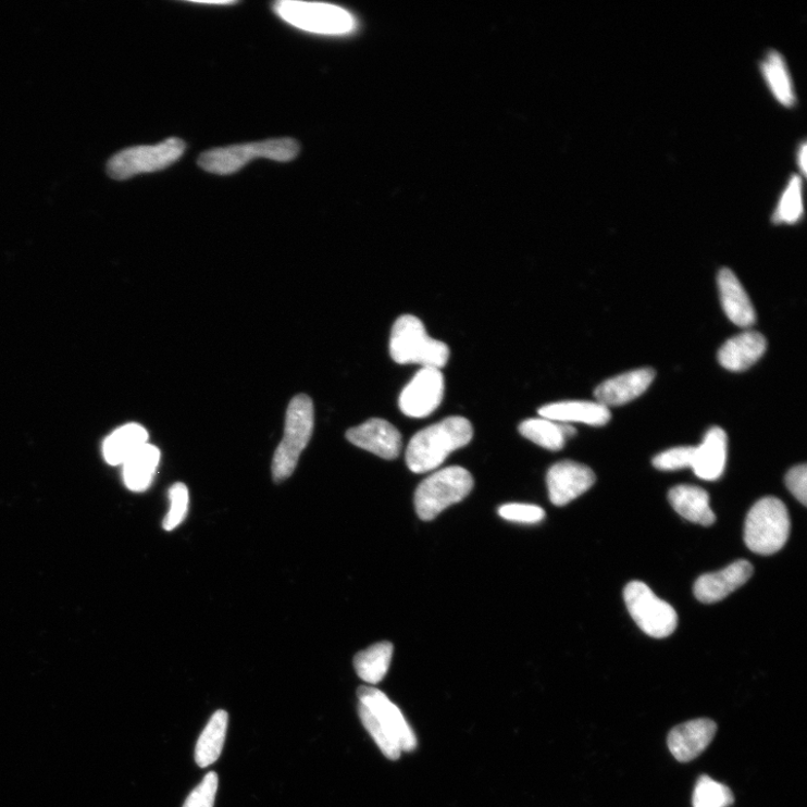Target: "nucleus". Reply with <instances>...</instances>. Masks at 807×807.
Instances as JSON below:
<instances>
[{
	"label": "nucleus",
	"mask_w": 807,
	"mask_h": 807,
	"mask_svg": "<svg viewBox=\"0 0 807 807\" xmlns=\"http://www.w3.org/2000/svg\"><path fill=\"white\" fill-rule=\"evenodd\" d=\"M767 342L762 335L748 332L729 339L719 350L718 359L723 369L744 372L765 353Z\"/></svg>",
	"instance_id": "obj_19"
},
{
	"label": "nucleus",
	"mask_w": 807,
	"mask_h": 807,
	"mask_svg": "<svg viewBox=\"0 0 807 807\" xmlns=\"http://www.w3.org/2000/svg\"><path fill=\"white\" fill-rule=\"evenodd\" d=\"M541 418L558 423H583L592 426H604L611 419L608 408L598 401L564 400L548 404L538 410Z\"/></svg>",
	"instance_id": "obj_17"
},
{
	"label": "nucleus",
	"mask_w": 807,
	"mask_h": 807,
	"mask_svg": "<svg viewBox=\"0 0 807 807\" xmlns=\"http://www.w3.org/2000/svg\"><path fill=\"white\" fill-rule=\"evenodd\" d=\"M520 433L544 449L560 451L566 446L567 439L575 435L576 430L571 424L536 418L523 421Z\"/></svg>",
	"instance_id": "obj_23"
},
{
	"label": "nucleus",
	"mask_w": 807,
	"mask_h": 807,
	"mask_svg": "<svg viewBox=\"0 0 807 807\" xmlns=\"http://www.w3.org/2000/svg\"><path fill=\"white\" fill-rule=\"evenodd\" d=\"M762 76L774 97L785 107L796 101L793 82L786 61L778 51H769L761 64Z\"/></svg>",
	"instance_id": "obj_26"
},
{
	"label": "nucleus",
	"mask_w": 807,
	"mask_h": 807,
	"mask_svg": "<svg viewBox=\"0 0 807 807\" xmlns=\"http://www.w3.org/2000/svg\"><path fill=\"white\" fill-rule=\"evenodd\" d=\"M218 775L214 772L207 774L187 798L183 807H213L218 791Z\"/></svg>",
	"instance_id": "obj_34"
},
{
	"label": "nucleus",
	"mask_w": 807,
	"mask_h": 807,
	"mask_svg": "<svg viewBox=\"0 0 807 807\" xmlns=\"http://www.w3.org/2000/svg\"><path fill=\"white\" fill-rule=\"evenodd\" d=\"M394 646L389 642L377 643L355 656L357 675L370 684H378L386 676L392 663Z\"/></svg>",
	"instance_id": "obj_27"
},
{
	"label": "nucleus",
	"mask_w": 807,
	"mask_h": 807,
	"mask_svg": "<svg viewBox=\"0 0 807 807\" xmlns=\"http://www.w3.org/2000/svg\"><path fill=\"white\" fill-rule=\"evenodd\" d=\"M389 352L399 364L417 363L422 369L442 370L450 358V348L431 338L423 322L411 314L399 316L393 325Z\"/></svg>",
	"instance_id": "obj_2"
},
{
	"label": "nucleus",
	"mask_w": 807,
	"mask_h": 807,
	"mask_svg": "<svg viewBox=\"0 0 807 807\" xmlns=\"http://www.w3.org/2000/svg\"><path fill=\"white\" fill-rule=\"evenodd\" d=\"M717 730V723L710 719H695L679 724L669 733V749L678 761H692L709 747Z\"/></svg>",
	"instance_id": "obj_14"
},
{
	"label": "nucleus",
	"mask_w": 807,
	"mask_h": 807,
	"mask_svg": "<svg viewBox=\"0 0 807 807\" xmlns=\"http://www.w3.org/2000/svg\"><path fill=\"white\" fill-rule=\"evenodd\" d=\"M274 11L286 23L310 33L340 35L355 27L350 13L335 5L283 0Z\"/></svg>",
	"instance_id": "obj_9"
},
{
	"label": "nucleus",
	"mask_w": 807,
	"mask_h": 807,
	"mask_svg": "<svg viewBox=\"0 0 807 807\" xmlns=\"http://www.w3.org/2000/svg\"><path fill=\"white\" fill-rule=\"evenodd\" d=\"M546 483L549 499L561 507L588 492L596 483V474L584 464L561 461L549 468Z\"/></svg>",
	"instance_id": "obj_11"
},
{
	"label": "nucleus",
	"mask_w": 807,
	"mask_h": 807,
	"mask_svg": "<svg viewBox=\"0 0 807 807\" xmlns=\"http://www.w3.org/2000/svg\"><path fill=\"white\" fill-rule=\"evenodd\" d=\"M499 517L520 524H537L545 519L543 508L526 504H507L498 509Z\"/></svg>",
	"instance_id": "obj_32"
},
{
	"label": "nucleus",
	"mask_w": 807,
	"mask_h": 807,
	"mask_svg": "<svg viewBox=\"0 0 807 807\" xmlns=\"http://www.w3.org/2000/svg\"><path fill=\"white\" fill-rule=\"evenodd\" d=\"M733 802L731 790L707 775L698 780L692 798L693 807H729Z\"/></svg>",
	"instance_id": "obj_29"
},
{
	"label": "nucleus",
	"mask_w": 807,
	"mask_h": 807,
	"mask_svg": "<svg viewBox=\"0 0 807 807\" xmlns=\"http://www.w3.org/2000/svg\"><path fill=\"white\" fill-rule=\"evenodd\" d=\"M149 433L141 425L131 423L116 430L103 445V456L112 465L124 464L136 451L148 444Z\"/></svg>",
	"instance_id": "obj_22"
},
{
	"label": "nucleus",
	"mask_w": 807,
	"mask_h": 807,
	"mask_svg": "<svg viewBox=\"0 0 807 807\" xmlns=\"http://www.w3.org/2000/svg\"><path fill=\"white\" fill-rule=\"evenodd\" d=\"M786 486L793 496L804 506L807 504V467L800 464L792 468L785 479Z\"/></svg>",
	"instance_id": "obj_35"
},
{
	"label": "nucleus",
	"mask_w": 807,
	"mask_h": 807,
	"mask_svg": "<svg viewBox=\"0 0 807 807\" xmlns=\"http://www.w3.org/2000/svg\"><path fill=\"white\" fill-rule=\"evenodd\" d=\"M229 716L225 710H218L201 733L196 747V761L199 767L206 768L215 762L222 755Z\"/></svg>",
	"instance_id": "obj_25"
},
{
	"label": "nucleus",
	"mask_w": 807,
	"mask_h": 807,
	"mask_svg": "<svg viewBox=\"0 0 807 807\" xmlns=\"http://www.w3.org/2000/svg\"><path fill=\"white\" fill-rule=\"evenodd\" d=\"M189 491L185 484L176 483L170 489L171 507L164 519L165 531H173L186 520L189 508Z\"/></svg>",
	"instance_id": "obj_31"
},
{
	"label": "nucleus",
	"mask_w": 807,
	"mask_h": 807,
	"mask_svg": "<svg viewBox=\"0 0 807 807\" xmlns=\"http://www.w3.org/2000/svg\"><path fill=\"white\" fill-rule=\"evenodd\" d=\"M720 299L724 313L731 322L747 327L755 323L756 312L744 286L729 269L718 276Z\"/></svg>",
	"instance_id": "obj_20"
},
{
	"label": "nucleus",
	"mask_w": 807,
	"mask_h": 807,
	"mask_svg": "<svg viewBox=\"0 0 807 807\" xmlns=\"http://www.w3.org/2000/svg\"><path fill=\"white\" fill-rule=\"evenodd\" d=\"M753 566L745 560L730 564L725 569L708 573L696 580L694 596L704 604H716L741 588L753 575Z\"/></svg>",
	"instance_id": "obj_15"
},
{
	"label": "nucleus",
	"mask_w": 807,
	"mask_h": 807,
	"mask_svg": "<svg viewBox=\"0 0 807 807\" xmlns=\"http://www.w3.org/2000/svg\"><path fill=\"white\" fill-rule=\"evenodd\" d=\"M473 427L462 417H450L418 432L407 449V463L415 473H426L442 465L455 451L468 446Z\"/></svg>",
	"instance_id": "obj_1"
},
{
	"label": "nucleus",
	"mask_w": 807,
	"mask_h": 807,
	"mask_svg": "<svg viewBox=\"0 0 807 807\" xmlns=\"http://www.w3.org/2000/svg\"><path fill=\"white\" fill-rule=\"evenodd\" d=\"M358 712L363 727L371 733L384 756L389 760L399 759L401 749L393 732L369 708L359 705Z\"/></svg>",
	"instance_id": "obj_28"
},
{
	"label": "nucleus",
	"mask_w": 807,
	"mask_h": 807,
	"mask_svg": "<svg viewBox=\"0 0 807 807\" xmlns=\"http://www.w3.org/2000/svg\"><path fill=\"white\" fill-rule=\"evenodd\" d=\"M473 484L471 473L458 465L431 474L415 492L414 502L419 518L425 522L433 521L445 509L468 497Z\"/></svg>",
	"instance_id": "obj_6"
},
{
	"label": "nucleus",
	"mask_w": 807,
	"mask_h": 807,
	"mask_svg": "<svg viewBox=\"0 0 807 807\" xmlns=\"http://www.w3.org/2000/svg\"><path fill=\"white\" fill-rule=\"evenodd\" d=\"M314 427V409L311 398L298 395L289 402L284 436L272 463L273 479L281 483L297 469L299 459L310 443Z\"/></svg>",
	"instance_id": "obj_3"
},
{
	"label": "nucleus",
	"mask_w": 807,
	"mask_h": 807,
	"mask_svg": "<svg viewBox=\"0 0 807 807\" xmlns=\"http://www.w3.org/2000/svg\"><path fill=\"white\" fill-rule=\"evenodd\" d=\"M359 705L369 708L393 732L401 752L411 753L418 747V740L411 725L400 710L381 690L371 686L358 688Z\"/></svg>",
	"instance_id": "obj_12"
},
{
	"label": "nucleus",
	"mask_w": 807,
	"mask_h": 807,
	"mask_svg": "<svg viewBox=\"0 0 807 807\" xmlns=\"http://www.w3.org/2000/svg\"><path fill=\"white\" fill-rule=\"evenodd\" d=\"M299 152L300 145L296 139L275 138L215 149L203 153L198 163L209 173L228 175L236 173L254 159L288 162L295 160Z\"/></svg>",
	"instance_id": "obj_4"
},
{
	"label": "nucleus",
	"mask_w": 807,
	"mask_h": 807,
	"mask_svg": "<svg viewBox=\"0 0 807 807\" xmlns=\"http://www.w3.org/2000/svg\"><path fill=\"white\" fill-rule=\"evenodd\" d=\"M798 165L803 173L806 172V145L805 142L802 145V148L798 152Z\"/></svg>",
	"instance_id": "obj_36"
},
{
	"label": "nucleus",
	"mask_w": 807,
	"mask_h": 807,
	"mask_svg": "<svg viewBox=\"0 0 807 807\" xmlns=\"http://www.w3.org/2000/svg\"><path fill=\"white\" fill-rule=\"evenodd\" d=\"M802 178L793 176L774 213L775 224H795L803 215Z\"/></svg>",
	"instance_id": "obj_30"
},
{
	"label": "nucleus",
	"mask_w": 807,
	"mask_h": 807,
	"mask_svg": "<svg viewBox=\"0 0 807 807\" xmlns=\"http://www.w3.org/2000/svg\"><path fill=\"white\" fill-rule=\"evenodd\" d=\"M203 5H234L236 2H197Z\"/></svg>",
	"instance_id": "obj_37"
},
{
	"label": "nucleus",
	"mask_w": 807,
	"mask_h": 807,
	"mask_svg": "<svg viewBox=\"0 0 807 807\" xmlns=\"http://www.w3.org/2000/svg\"><path fill=\"white\" fill-rule=\"evenodd\" d=\"M623 599L638 628L654 638H666L678 628V613L667 601L659 599L641 581H633L623 591Z\"/></svg>",
	"instance_id": "obj_7"
},
{
	"label": "nucleus",
	"mask_w": 807,
	"mask_h": 807,
	"mask_svg": "<svg viewBox=\"0 0 807 807\" xmlns=\"http://www.w3.org/2000/svg\"><path fill=\"white\" fill-rule=\"evenodd\" d=\"M445 388L442 370H420L400 393L398 406L401 413L413 419L430 417L442 406Z\"/></svg>",
	"instance_id": "obj_10"
},
{
	"label": "nucleus",
	"mask_w": 807,
	"mask_h": 807,
	"mask_svg": "<svg viewBox=\"0 0 807 807\" xmlns=\"http://www.w3.org/2000/svg\"><path fill=\"white\" fill-rule=\"evenodd\" d=\"M655 378L651 369L621 374L600 384L595 396L606 408L623 406L645 393Z\"/></svg>",
	"instance_id": "obj_16"
},
{
	"label": "nucleus",
	"mask_w": 807,
	"mask_h": 807,
	"mask_svg": "<svg viewBox=\"0 0 807 807\" xmlns=\"http://www.w3.org/2000/svg\"><path fill=\"white\" fill-rule=\"evenodd\" d=\"M790 533L789 511L780 499L762 498L748 512L745 542L750 551L760 556L774 555L784 547Z\"/></svg>",
	"instance_id": "obj_5"
},
{
	"label": "nucleus",
	"mask_w": 807,
	"mask_h": 807,
	"mask_svg": "<svg viewBox=\"0 0 807 807\" xmlns=\"http://www.w3.org/2000/svg\"><path fill=\"white\" fill-rule=\"evenodd\" d=\"M695 447H678L659 454L653 460L655 468L662 471H676L692 468Z\"/></svg>",
	"instance_id": "obj_33"
},
{
	"label": "nucleus",
	"mask_w": 807,
	"mask_h": 807,
	"mask_svg": "<svg viewBox=\"0 0 807 807\" xmlns=\"http://www.w3.org/2000/svg\"><path fill=\"white\" fill-rule=\"evenodd\" d=\"M186 149V142L176 137L156 146H135L110 159L107 172L115 179H127L141 173L161 171L175 163Z\"/></svg>",
	"instance_id": "obj_8"
},
{
	"label": "nucleus",
	"mask_w": 807,
	"mask_h": 807,
	"mask_svg": "<svg viewBox=\"0 0 807 807\" xmlns=\"http://www.w3.org/2000/svg\"><path fill=\"white\" fill-rule=\"evenodd\" d=\"M161 460L160 450L146 444L124 463V481L132 492L140 493L148 489L153 480Z\"/></svg>",
	"instance_id": "obj_24"
},
{
	"label": "nucleus",
	"mask_w": 807,
	"mask_h": 807,
	"mask_svg": "<svg viewBox=\"0 0 807 807\" xmlns=\"http://www.w3.org/2000/svg\"><path fill=\"white\" fill-rule=\"evenodd\" d=\"M347 438L353 446L385 460L397 459L402 448L401 434L383 419H372L350 429Z\"/></svg>",
	"instance_id": "obj_13"
},
{
	"label": "nucleus",
	"mask_w": 807,
	"mask_h": 807,
	"mask_svg": "<svg viewBox=\"0 0 807 807\" xmlns=\"http://www.w3.org/2000/svg\"><path fill=\"white\" fill-rule=\"evenodd\" d=\"M669 500L682 518L694 524L711 526L716 522L709 494L700 487L676 486L670 491Z\"/></svg>",
	"instance_id": "obj_21"
},
{
	"label": "nucleus",
	"mask_w": 807,
	"mask_h": 807,
	"mask_svg": "<svg viewBox=\"0 0 807 807\" xmlns=\"http://www.w3.org/2000/svg\"><path fill=\"white\" fill-rule=\"evenodd\" d=\"M728 455L725 432L718 426L710 429L704 443L695 447L692 469L700 480L715 482L722 475Z\"/></svg>",
	"instance_id": "obj_18"
}]
</instances>
